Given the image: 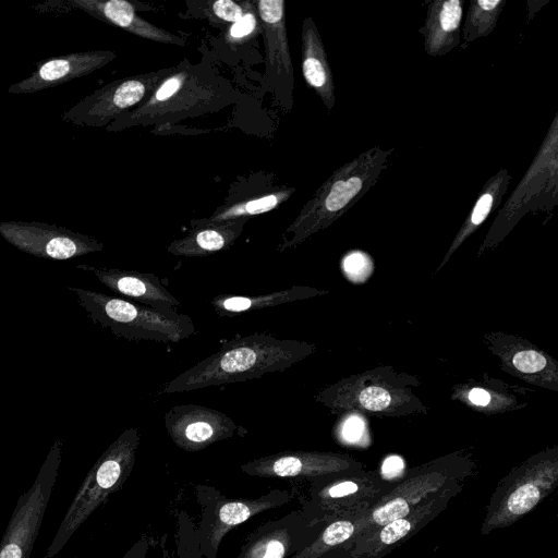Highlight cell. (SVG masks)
<instances>
[{"label": "cell", "mask_w": 558, "mask_h": 558, "mask_svg": "<svg viewBox=\"0 0 558 558\" xmlns=\"http://www.w3.org/2000/svg\"><path fill=\"white\" fill-rule=\"evenodd\" d=\"M316 350L312 342L279 339L266 332L236 337L167 383L162 393L241 383L268 373L284 372Z\"/></svg>", "instance_id": "obj_1"}, {"label": "cell", "mask_w": 558, "mask_h": 558, "mask_svg": "<svg viewBox=\"0 0 558 558\" xmlns=\"http://www.w3.org/2000/svg\"><path fill=\"white\" fill-rule=\"evenodd\" d=\"M393 150L374 146L337 168L283 231L277 252L302 244L349 211L376 184Z\"/></svg>", "instance_id": "obj_2"}, {"label": "cell", "mask_w": 558, "mask_h": 558, "mask_svg": "<svg viewBox=\"0 0 558 558\" xmlns=\"http://www.w3.org/2000/svg\"><path fill=\"white\" fill-rule=\"evenodd\" d=\"M231 89L209 70L184 60L156 86L135 108L118 117L105 128L120 132L133 126L173 123L187 117L204 114L225 106Z\"/></svg>", "instance_id": "obj_3"}, {"label": "cell", "mask_w": 558, "mask_h": 558, "mask_svg": "<svg viewBox=\"0 0 558 558\" xmlns=\"http://www.w3.org/2000/svg\"><path fill=\"white\" fill-rule=\"evenodd\" d=\"M420 385L417 375L380 365L322 388L314 399L339 415L349 412L378 417L423 415L429 408L414 393Z\"/></svg>", "instance_id": "obj_4"}, {"label": "cell", "mask_w": 558, "mask_h": 558, "mask_svg": "<svg viewBox=\"0 0 558 558\" xmlns=\"http://www.w3.org/2000/svg\"><path fill=\"white\" fill-rule=\"evenodd\" d=\"M68 288L77 296L89 318L116 337L170 344L187 339L196 331L191 317L174 310H157L101 292Z\"/></svg>", "instance_id": "obj_5"}, {"label": "cell", "mask_w": 558, "mask_h": 558, "mask_svg": "<svg viewBox=\"0 0 558 558\" xmlns=\"http://www.w3.org/2000/svg\"><path fill=\"white\" fill-rule=\"evenodd\" d=\"M140 441V429L128 428L94 463L61 520L45 558L58 555L87 518L121 489L134 468Z\"/></svg>", "instance_id": "obj_6"}, {"label": "cell", "mask_w": 558, "mask_h": 558, "mask_svg": "<svg viewBox=\"0 0 558 558\" xmlns=\"http://www.w3.org/2000/svg\"><path fill=\"white\" fill-rule=\"evenodd\" d=\"M474 468L471 451L461 449L408 470L364 512L363 522L354 537L408 514L450 482L471 476Z\"/></svg>", "instance_id": "obj_7"}, {"label": "cell", "mask_w": 558, "mask_h": 558, "mask_svg": "<svg viewBox=\"0 0 558 558\" xmlns=\"http://www.w3.org/2000/svg\"><path fill=\"white\" fill-rule=\"evenodd\" d=\"M558 484V446L530 456L500 480L487 505L480 532L512 525L532 511Z\"/></svg>", "instance_id": "obj_8"}, {"label": "cell", "mask_w": 558, "mask_h": 558, "mask_svg": "<svg viewBox=\"0 0 558 558\" xmlns=\"http://www.w3.org/2000/svg\"><path fill=\"white\" fill-rule=\"evenodd\" d=\"M557 135L556 113L533 162L492 223L478 247L477 256L498 246L527 213L549 211L557 205Z\"/></svg>", "instance_id": "obj_9"}, {"label": "cell", "mask_w": 558, "mask_h": 558, "mask_svg": "<svg viewBox=\"0 0 558 558\" xmlns=\"http://www.w3.org/2000/svg\"><path fill=\"white\" fill-rule=\"evenodd\" d=\"M395 484L396 481L364 469L313 478L300 511L313 522L363 513Z\"/></svg>", "instance_id": "obj_10"}, {"label": "cell", "mask_w": 558, "mask_h": 558, "mask_svg": "<svg viewBox=\"0 0 558 558\" xmlns=\"http://www.w3.org/2000/svg\"><path fill=\"white\" fill-rule=\"evenodd\" d=\"M196 500L201 508V520L195 525V536L204 558H217L225 536L240 525L266 510L290 502L294 494L274 488L266 494L248 497H228L207 485L195 486Z\"/></svg>", "instance_id": "obj_11"}, {"label": "cell", "mask_w": 558, "mask_h": 558, "mask_svg": "<svg viewBox=\"0 0 558 558\" xmlns=\"http://www.w3.org/2000/svg\"><path fill=\"white\" fill-rule=\"evenodd\" d=\"M62 445V439L54 441L35 482L20 496L0 543V558H29L57 481Z\"/></svg>", "instance_id": "obj_12"}, {"label": "cell", "mask_w": 558, "mask_h": 558, "mask_svg": "<svg viewBox=\"0 0 558 558\" xmlns=\"http://www.w3.org/2000/svg\"><path fill=\"white\" fill-rule=\"evenodd\" d=\"M461 490L462 481L450 482L408 514L345 543L336 558H384L439 515Z\"/></svg>", "instance_id": "obj_13"}, {"label": "cell", "mask_w": 558, "mask_h": 558, "mask_svg": "<svg viewBox=\"0 0 558 558\" xmlns=\"http://www.w3.org/2000/svg\"><path fill=\"white\" fill-rule=\"evenodd\" d=\"M172 71V68L116 80L65 110L61 120L76 126L106 128L135 108Z\"/></svg>", "instance_id": "obj_14"}, {"label": "cell", "mask_w": 558, "mask_h": 558, "mask_svg": "<svg viewBox=\"0 0 558 558\" xmlns=\"http://www.w3.org/2000/svg\"><path fill=\"white\" fill-rule=\"evenodd\" d=\"M265 46V83L287 112L293 107L294 70L289 49L284 0L254 2Z\"/></svg>", "instance_id": "obj_15"}, {"label": "cell", "mask_w": 558, "mask_h": 558, "mask_svg": "<svg viewBox=\"0 0 558 558\" xmlns=\"http://www.w3.org/2000/svg\"><path fill=\"white\" fill-rule=\"evenodd\" d=\"M0 235L24 253L54 260H66L104 248V244L94 238L46 222L2 221Z\"/></svg>", "instance_id": "obj_16"}, {"label": "cell", "mask_w": 558, "mask_h": 558, "mask_svg": "<svg viewBox=\"0 0 558 558\" xmlns=\"http://www.w3.org/2000/svg\"><path fill=\"white\" fill-rule=\"evenodd\" d=\"M482 340L499 360L502 372L524 383L558 391V361L527 339L504 331H489Z\"/></svg>", "instance_id": "obj_17"}, {"label": "cell", "mask_w": 558, "mask_h": 558, "mask_svg": "<svg viewBox=\"0 0 558 558\" xmlns=\"http://www.w3.org/2000/svg\"><path fill=\"white\" fill-rule=\"evenodd\" d=\"M243 473L264 478H317L364 469L353 457L330 451L287 450L250 460L240 465Z\"/></svg>", "instance_id": "obj_18"}, {"label": "cell", "mask_w": 558, "mask_h": 558, "mask_svg": "<svg viewBox=\"0 0 558 558\" xmlns=\"http://www.w3.org/2000/svg\"><path fill=\"white\" fill-rule=\"evenodd\" d=\"M325 522H313L300 510L263 523L250 533L236 558H292L318 534Z\"/></svg>", "instance_id": "obj_19"}, {"label": "cell", "mask_w": 558, "mask_h": 558, "mask_svg": "<svg viewBox=\"0 0 558 558\" xmlns=\"http://www.w3.org/2000/svg\"><path fill=\"white\" fill-rule=\"evenodd\" d=\"M165 426L172 442L187 452L201 451L239 430L226 413L192 403L170 408L165 414Z\"/></svg>", "instance_id": "obj_20"}, {"label": "cell", "mask_w": 558, "mask_h": 558, "mask_svg": "<svg viewBox=\"0 0 558 558\" xmlns=\"http://www.w3.org/2000/svg\"><path fill=\"white\" fill-rule=\"evenodd\" d=\"M34 8L38 12L53 13L80 10L94 19L148 40L175 46L186 45L184 38L159 28L137 15L135 7L125 0H50Z\"/></svg>", "instance_id": "obj_21"}, {"label": "cell", "mask_w": 558, "mask_h": 558, "mask_svg": "<svg viewBox=\"0 0 558 558\" xmlns=\"http://www.w3.org/2000/svg\"><path fill=\"white\" fill-rule=\"evenodd\" d=\"M118 57L111 50L71 52L41 60L29 76L12 84L10 94H33L88 75Z\"/></svg>", "instance_id": "obj_22"}, {"label": "cell", "mask_w": 558, "mask_h": 558, "mask_svg": "<svg viewBox=\"0 0 558 558\" xmlns=\"http://www.w3.org/2000/svg\"><path fill=\"white\" fill-rule=\"evenodd\" d=\"M533 390L484 373L451 387L450 399L483 414H505L526 408Z\"/></svg>", "instance_id": "obj_23"}, {"label": "cell", "mask_w": 558, "mask_h": 558, "mask_svg": "<svg viewBox=\"0 0 558 558\" xmlns=\"http://www.w3.org/2000/svg\"><path fill=\"white\" fill-rule=\"evenodd\" d=\"M76 268L90 271L109 290L138 304L157 310H174L181 305V302L154 274L97 268L84 264L76 265Z\"/></svg>", "instance_id": "obj_24"}, {"label": "cell", "mask_w": 558, "mask_h": 558, "mask_svg": "<svg viewBox=\"0 0 558 558\" xmlns=\"http://www.w3.org/2000/svg\"><path fill=\"white\" fill-rule=\"evenodd\" d=\"M464 2L436 0L428 3L424 24L418 29L427 56L442 57L460 45Z\"/></svg>", "instance_id": "obj_25"}, {"label": "cell", "mask_w": 558, "mask_h": 558, "mask_svg": "<svg viewBox=\"0 0 558 558\" xmlns=\"http://www.w3.org/2000/svg\"><path fill=\"white\" fill-rule=\"evenodd\" d=\"M301 59L306 84L331 112L336 104L333 74L318 28L311 16L302 23Z\"/></svg>", "instance_id": "obj_26"}, {"label": "cell", "mask_w": 558, "mask_h": 558, "mask_svg": "<svg viewBox=\"0 0 558 558\" xmlns=\"http://www.w3.org/2000/svg\"><path fill=\"white\" fill-rule=\"evenodd\" d=\"M247 218L192 227L182 238L173 240L167 252L178 257H204L228 250L241 235Z\"/></svg>", "instance_id": "obj_27"}, {"label": "cell", "mask_w": 558, "mask_h": 558, "mask_svg": "<svg viewBox=\"0 0 558 558\" xmlns=\"http://www.w3.org/2000/svg\"><path fill=\"white\" fill-rule=\"evenodd\" d=\"M510 181L511 175L505 167L500 168L486 181L434 274H438L447 265L457 250L476 232L492 211L499 206L507 193Z\"/></svg>", "instance_id": "obj_28"}, {"label": "cell", "mask_w": 558, "mask_h": 558, "mask_svg": "<svg viewBox=\"0 0 558 558\" xmlns=\"http://www.w3.org/2000/svg\"><path fill=\"white\" fill-rule=\"evenodd\" d=\"M328 293V290L295 284L289 289L257 295L222 293L211 299L210 304L219 316H234L286 303L305 301Z\"/></svg>", "instance_id": "obj_29"}, {"label": "cell", "mask_w": 558, "mask_h": 558, "mask_svg": "<svg viewBox=\"0 0 558 558\" xmlns=\"http://www.w3.org/2000/svg\"><path fill=\"white\" fill-rule=\"evenodd\" d=\"M293 187L276 186L270 190L244 195L239 198L227 199L217 207L213 215L206 218L191 220V227L219 223L230 220L247 218L268 213L287 202L294 193Z\"/></svg>", "instance_id": "obj_30"}, {"label": "cell", "mask_w": 558, "mask_h": 558, "mask_svg": "<svg viewBox=\"0 0 558 558\" xmlns=\"http://www.w3.org/2000/svg\"><path fill=\"white\" fill-rule=\"evenodd\" d=\"M363 513L336 518L325 522L317 536L292 558H330L351 541L360 530Z\"/></svg>", "instance_id": "obj_31"}, {"label": "cell", "mask_w": 558, "mask_h": 558, "mask_svg": "<svg viewBox=\"0 0 558 558\" xmlns=\"http://www.w3.org/2000/svg\"><path fill=\"white\" fill-rule=\"evenodd\" d=\"M505 5V0L470 2L461 33V50H464L474 40L488 36L496 28Z\"/></svg>", "instance_id": "obj_32"}, {"label": "cell", "mask_w": 558, "mask_h": 558, "mask_svg": "<svg viewBox=\"0 0 558 558\" xmlns=\"http://www.w3.org/2000/svg\"><path fill=\"white\" fill-rule=\"evenodd\" d=\"M243 16L233 23L226 33V40L230 45L244 44L260 33V24L254 2H242Z\"/></svg>", "instance_id": "obj_33"}, {"label": "cell", "mask_w": 558, "mask_h": 558, "mask_svg": "<svg viewBox=\"0 0 558 558\" xmlns=\"http://www.w3.org/2000/svg\"><path fill=\"white\" fill-rule=\"evenodd\" d=\"M194 532L195 524L190 515L181 510L178 513L177 558H204Z\"/></svg>", "instance_id": "obj_34"}, {"label": "cell", "mask_w": 558, "mask_h": 558, "mask_svg": "<svg viewBox=\"0 0 558 558\" xmlns=\"http://www.w3.org/2000/svg\"><path fill=\"white\" fill-rule=\"evenodd\" d=\"M341 268L348 280L353 283H363L372 275L374 263L367 253L352 250L343 256Z\"/></svg>", "instance_id": "obj_35"}, {"label": "cell", "mask_w": 558, "mask_h": 558, "mask_svg": "<svg viewBox=\"0 0 558 558\" xmlns=\"http://www.w3.org/2000/svg\"><path fill=\"white\" fill-rule=\"evenodd\" d=\"M209 12L216 19L233 24L243 16L244 9L242 3L233 0H217L210 3Z\"/></svg>", "instance_id": "obj_36"}, {"label": "cell", "mask_w": 558, "mask_h": 558, "mask_svg": "<svg viewBox=\"0 0 558 558\" xmlns=\"http://www.w3.org/2000/svg\"><path fill=\"white\" fill-rule=\"evenodd\" d=\"M341 415L343 417V437L350 442H355L365 433V423L362 414L349 412Z\"/></svg>", "instance_id": "obj_37"}, {"label": "cell", "mask_w": 558, "mask_h": 558, "mask_svg": "<svg viewBox=\"0 0 558 558\" xmlns=\"http://www.w3.org/2000/svg\"><path fill=\"white\" fill-rule=\"evenodd\" d=\"M148 550V541L146 537H141L132 547L123 555L122 558H146Z\"/></svg>", "instance_id": "obj_38"}, {"label": "cell", "mask_w": 558, "mask_h": 558, "mask_svg": "<svg viewBox=\"0 0 558 558\" xmlns=\"http://www.w3.org/2000/svg\"><path fill=\"white\" fill-rule=\"evenodd\" d=\"M76 558H80V557H76Z\"/></svg>", "instance_id": "obj_39"}]
</instances>
